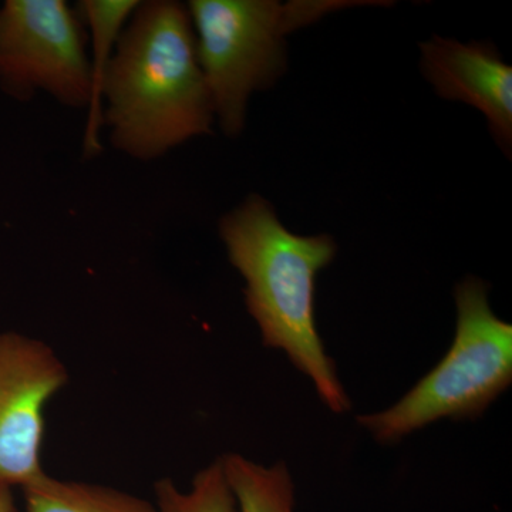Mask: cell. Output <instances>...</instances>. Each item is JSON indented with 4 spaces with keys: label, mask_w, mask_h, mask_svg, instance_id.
<instances>
[{
    "label": "cell",
    "mask_w": 512,
    "mask_h": 512,
    "mask_svg": "<svg viewBox=\"0 0 512 512\" xmlns=\"http://www.w3.org/2000/svg\"><path fill=\"white\" fill-rule=\"evenodd\" d=\"M140 2L137 0H83L77 13L92 42V99L87 107L86 130L83 137V154L86 158L101 153L100 133L103 128V84L107 67L123 29Z\"/></svg>",
    "instance_id": "8"
},
{
    "label": "cell",
    "mask_w": 512,
    "mask_h": 512,
    "mask_svg": "<svg viewBox=\"0 0 512 512\" xmlns=\"http://www.w3.org/2000/svg\"><path fill=\"white\" fill-rule=\"evenodd\" d=\"M348 2L192 0L198 62L225 136L244 131L251 94L265 90L286 67L285 39Z\"/></svg>",
    "instance_id": "3"
},
{
    "label": "cell",
    "mask_w": 512,
    "mask_h": 512,
    "mask_svg": "<svg viewBox=\"0 0 512 512\" xmlns=\"http://www.w3.org/2000/svg\"><path fill=\"white\" fill-rule=\"evenodd\" d=\"M87 30L64 0H6L0 8V89L19 101L49 93L87 110L92 73Z\"/></svg>",
    "instance_id": "5"
},
{
    "label": "cell",
    "mask_w": 512,
    "mask_h": 512,
    "mask_svg": "<svg viewBox=\"0 0 512 512\" xmlns=\"http://www.w3.org/2000/svg\"><path fill=\"white\" fill-rule=\"evenodd\" d=\"M0 512H15L12 487L3 483H0Z\"/></svg>",
    "instance_id": "12"
},
{
    "label": "cell",
    "mask_w": 512,
    "mask_h": 512,
    "mask_svg": "<svg viewBox=\"0 0 512 512\" xmlns=\"http://www.w3.org/2000/svg\"><path fill=\"white\" fill-rule=\"evenodd\" d=\"M453 345L400 402L357 421L380 443H396L443 419H474L512 382V326L491 311L488 286L477 278L457 285Z\"/></svg>",
    "instance_id": "4"
},
{
    "label": "cell",
    "mask_w": 512,
    "mask_h": 512,
    "mask_svg": "<svg viewBox=\"0 0 512 512\" xmlns=\"http://www.w3.org/2000/svg\"><path fill=\"white\" fill-rule=\"evenodd\" d=\"M220 235L229 261L247 282L245 302L264 345L284 350L330 410H349L348 394L326 355L315 316L316 276L335 258L333 239L293 234L258 194L222 217Z\"/></svg>",
    "instance_id": "2"
},
{
    "label": "cell",
    "mask_w": 512,
    "mask_h": 512,
    "mask_svg": "<svg viewBox=\"0 0 512 512\" xmlns=\"http://www.w3.org/2000/svg\"><path fill=\"white\" fill-rule=\"evenodd\" d=\"M214 121L187 6L140 2L104 79L103 126L110 130L111 146L134 160H156L210 134Z\"/></svg>",
    "instance_id": "1"
},
{
    "label": "cell",
    "mask_w": 512,
    "mask_h": 512,
    "mask_svg": "<svg viewBox=\"0 0 512 512\" xmlns=\"http://www.w3.org/2000/svg\"><path fill=\"white\" fill-rule=\"evenodd\" d=\"M156 500L158 512H238L221 458L200 471L185 493L171 480L158 481Z\"/></svg>",
    "instance_id": "11"
},
{
    "label": "cell",
    "mask_w": 512,
    "mask_h": 512,
    "mask_svg": "<svg viewBox=\"0 0 512 512\" xmlns=\"http://www.w3.org/2000/svg\"><path fill=\"white\" fill-rule=\"evenodd\" d=\"M421 69L443 99L464 101L487 117L498 143H512V69L493 46L433 37L421 43Z\"/></svg>",
    "instance_id": "7"
},
{
    "label": "cell",
    "mask_w": 512,
    "mask_h": 512,
    "mask_svg": "<svg viewBox=\"0 0 512 512\" xmlns=\"http://www.w3.org/2000/svg\"><path fill=\"white\" fill-rule=\"evenodd\" d=\"M66 382L63 363L45 343L0 335V483L25 488L45 476L43 412Z\"/></svg>",
    "instance_id": "6"
},
{
    "label": "cell",
    "mask_w": 512,
    "mask_h": 512,
    "mask_svg": "<svg viewBox=\"0 0 512 512\" xmlns=\"http://www.w3.org/2000/svg\"><path fill=\"white\" fill-rule=\"evenodd\" d=\"M25 491L28 512H158L156 505L101 485L42 476Z\"/></svg>",
    "instance_id": "9"
},
{
    "label": "cell",
    "mask_w": 512,
    "mask_h": 512,
    "mask_svg": "<svg viewBox=\"0 0 512 512\" xmlns=\"http://www.w3.org/2000/svg\"><path fill=\"white\" fill-rule=\"evenodd\" d=\"M221 463L238 512H295V485L284 463L264 467L239 454Z\"/></svg>",
    "instance_id": "10"
}]
</instances>
